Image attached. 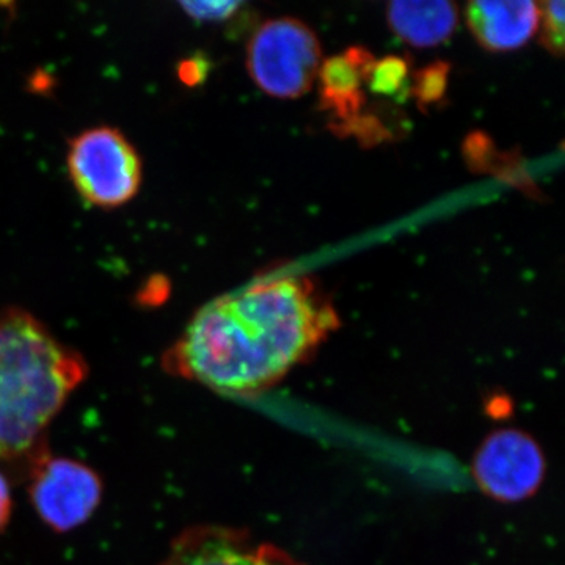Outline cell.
<instances>
[{
  "label": "cell",
  "instance_id": "8",
  "mask_svg": "<svg viewBox=\"0 0 565 565\" xmlns=\"http://www.w3.org/2000/svg\"><path fill=\"white\" fill-rule=\"evenodd\" d=\"M465 20L486 51H516L530 43L539 31V2L476 0L468 3Z\"/></svg>",
  "mask_w": 565,
  "mask_h": 565
},
{
  "label": "cell",
  "instance_id": "6",
  "mask_svg": "<svg viewBox=\"0 0 565 565\" xmlns=\"http://www.w3.org/2000/svg\"><path fill=\"white\" fill-rule=\"evenodd\" d=\"M476 482L493 500L519 503L537 492L545 476L541 446L522 430H498L475 457Z\"/></svg>",
  "mask_w": 565,
  "mask_h": 565
},
{
  "label": "cell",
  "instance_id": "2",
  "mask_svg": "<svg viewBox=\"0 0 565 565\" xmlns=\"http://www.w3.org/2000/svg\"><path fill=\"white\" fill-rule=\"evenodd\" d=\"M87 377L79 353L21 308L0 313V460L33 451Z\"/></svg>",
  "mask_w": 565,
  "mask_h": 565
},
{
  "label": "cell",
  "instance_id": "3",
  "mask_svg": "<svg viewBox=\"0 0 565 565\" xmlns=\"http://www.w3.org/2000/svg\"><path fill=\"white\" fill-rule=\"evenodd\" d=\"M66 167L81 199L103 210H115L136 199L143 178L136 147L110 126L77 134L70 141Z\"/></svg>",
  "mask_w": 565,
  "mask_h": 565
},
{
  "label": "cell",
  "instance_id": "16",
  "mask_svg": "<svg viewBox=\"0 0 565 565\" xmlns=\"http://www.w3.org/2000/svg\"><path fill=\"white\" fill-rule=\"evenodd\" d=\"M11 509H13V498L6 476L0 473V531L9 525Z\"/></svg>",
  "mask_w": 565,
  "mask_h": 565
},
{
  "label": "cell",
  "instance_id": "11",
  "mask_svg": "<svg viewBox=\"0 0 565 565\" xmlns=\"http://www.w3.org/2000/svg\"><path fill=\"white\" fill-rule=\"evenodd\" d=\"M565 3L563 0L539 2V33L541 43L550 54L564 55Z\"/></svg>",
  "mask_w": 565,
  "mask_h": 565
},
{
  "label": "cell",
  "instance_id": "10",
  "mask_svg": "<svg viewBox=\"0 0 565 565\" xmlns=\"http://www.w3.org/2000/svg\"><path fill=\"white\" fill-rule=\"evenodd\" d=\"M392 31L411 46L434 47L451 39L459 24L456 3L445 0H401L386 9Z\"/></svg>",
  "mask_w": 565,
  "mask_h": 565
},
{
  "label": "cell",
  "instance_id": "7",
  "mask_svg": "<svg viewBox=\"0 0 565 565\" xmlns=\"http://www.w3.org/2000/svg\"><path fill=\"white\" fill-rule=\"evenodd\" d=\"M161 565H305L273 544L253 541L247 531L196 526L174 539Z\"/></svg>",
  "mask_w": 565,
  "mask_h": 565
},
{
  "label": "cell",
  "instance_id": "5",
  "mask_svg": "<svg viewBox=\"0 0 565 565\" xmlns=\"http://www.w3.org/2000/svg\"><path fill=\"white\" fill-rule=\"evenodd\" d=\"M102 478L88 465L68 457H52L36 463L31 500L40 519L57 533L85 525L102 504Z\"/></svg>",
  "mask_w": 565,
  "mask_h": 565
},
{
  "label": "cell",
  "instance_id": "1",
  "mask_svg": "<svg viewBox=\"0 0 565 565\" xmlns=\"http://www.w3.org/2000/svg\"><path fill=\"white\" fill-rule=\"evenodd\" d=\"M340 327L307 277H266L203 305L163 356L167 371L228 396L281 381Z\"/></svg>",
  "mask_w": 565,
  "mask_h": 565
},
{
  "label": "cell",
  "instance_id": "15",
  "mask_svg": "<svg viewBox=\"0 0 565 565\" xmlns=\"http://www.w3.org/2000/svg\"><path fill=\"white\" fill-rule=\"evenodd\" d=\"M206 74L207 62H203L202 58H192V61L185 62L180 71L181 79L188 85L200 84Z\"/></svg>",
  "mask_w": 565,
  "mask_h": 565
},
{
  "label": "cell",
  "instance_id": "9",
  "mask_svg": "<svg viewBox=\"0 0 565 565\" xmlns=\"http://www.w3.org/2000/svg\"><path fill=\"white\" fill-rule=\"evenodd\" d=\"M375 63L374 55L362 47L322 62L318 79L321 84V106L344 120H351L364 104L363 87Z\"/></svg>",
  "mask_w": 565,
  "mask_h": 565
},
{
  "label": "cell",
  "instance_id": "13",
  "mask_svg": "<svg viewBox=\"0 0 565 565\" xmlns=\"http://www.w3.org/2000/svg\"><path fill=\"white\" fill-rule=\"evenodd\" d=\"M449 70L451 66L448 63L435 62L434 65L426 66L415 74L411 93L419 106H430L444 98L448 87Z\"/></svg>",
  "mask_w": 565,
  "mask_h": 565
},
{
  "label": "cell",
  "instance_id": "14",
  "mask_svg": "<svg viewBox=\"0 0 565 565\" xmlns=\"http://www.w3.org/2000/svg\"><path fill=\"white\" fill-rule=\"evenodd\" d=\"M182 10L199 22H223L232 20L243 9V2H184Z\"/></svg>",
  "mask_w": 565,
  "mask_h": 565
},
{
  "label": "cell",
  "instance_id": "4",
  "mask_svg": "<svg viewBox=\"0 0 565 565\" xmlns=\"http://www.w3.org/2000/svg\"><path fill=\"white\" fill-rule=\"evenodd\" d=\"M322 47L310 25L277 18L259 25L247 46V68L256 87L273 98L296 99L318 81Z\"/></svg>",
  "mask_w": 565,
  "mask_h": 565
},
{
  "label": "cell",
  "instance_id": "12",
  "mask_svg": "<svg viewBox=\"0 0 565 565\" xmlns=\"http://www.w3.org/2000/svg\"><path fill=\"white\" fill-rule=\"evenodd\" d=\"M408 63L401 57H385L375 61L366 85L377 95H399L407 87Z\"/></svg>",
  "mask_w": 565,
  "mask_h": 565
}]
</instances>
